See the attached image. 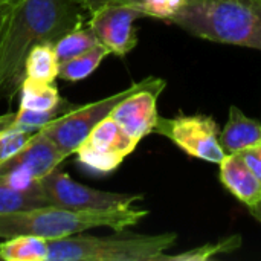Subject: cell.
Instances as JSON below:
<instances>
[{
    "mask_svg": "<svg viewBox=\"0 0 261 261\" xmlns=\"http://www.w3.org/2000/svg\"><path fill=\"white\" fill-rule=\"evenodd\" d=\"M81 8L78 0H21L0 50V90L20 83L31 47L54 44L83 24Z\"/></svg>",
    "mask_w": 261,
    "mask_h": 261,
    "instance_id": "obj_1",
    "label": "cell"
},
{
    "mask_svg": "<svg viewBox=\"0 0 261 261\" xmlns=\"http://www.w3.org/2000/svg\"><path fill=\"white\" fill-rule=\"evenodd\" d=\"M147 214V210L135 206L93 211L47 205L20 213L0 214V237L9 239L14 236H37L46 240H54L83 234L95 228L124 231L138 225Z\"/></svg>",
    "mask_w": 261,
    "mask_h": 261,
    "instance_id": "obj_2",
    "label": "cell"
},
{
    "mask_svg": "<svg viewBox=\"0 0 261 261\" xmlns=\"http://www.w3.org/2000/svg\"><path fill=\"white\" fill-rule=\"evenodd\" d=\"M170 23L208 41L261 50V0H185Z\"/></svg>",
    "mask_w": 261,
    "mask_h": 261,
    "instance_id": "obj_3",
    "label": "cell"
},
{
    "mask_svg": "<svg viewBox=\"0 0 261 261\" xmlns=\"http://www.w3.org/2000/svg\"><path fill=\"white\" fill-rule=\"evenodd\" d=\"M177 234L93 237L69 236L47 240V261H162Z\"/></svg>",
    "mask_w": 261,
    "mask_h": 261,
    "instance_id": "obj_4",
    "label": "cell"
},
{
    "mask_svg": "<svg viewBox=\"0 0 261 261\" xmlns=\"http://www.w3.org/2000/svg\"><path fill=\"white\" fill-rule=\"evenodd\" d=\"M153 81V76L144 78L139 83H133L130 87L113 93L107 98H102L96 102L84 104L80 107H75L69 113H61L52 121H49L46 125L40 128L54 144L55 147L69 158L70 154L76 153L78 147L83 144V141L89 136V133L107 116H110L112 110L130 93L147 87Z\"/></svg>",
    "mask_w": 261,
    "mask_h": 261,
    "instance_id": "obj_5",
    "label": "cell"
},
{
    "mask_svg": "<svg viewBox=\"0 0 261 261\" xmlns=\"http://www.w3.org/2000/svg\"><path fill=\"white\" fill-rule=\"evenodd\" d=\"M153 133L168 138L187 154L211 164H220L226 156L219 141V125L206 115L159 116Z\"/></svg>",
    "mask_w": 261,
    "mask_h": 261,
    "instance_id": "obj_6",
    "label": "cell"
},
{
    "mask_svg": "<svg viewBox=\"0 0 261 261\" xmlns=\"http://www.w3.org/2000/svg\"><path fill=\"white\" fill-rule=\"evenodd\" d=\"M40 185L50 205L69 210H121L135 206L138 200H142V196L139 194H121L93 190L72 180L66 173H61L57 168L43 176L40 179Z\"/></svg>",
    "mask_w": 261,
    "mask_h": 261,
    "instance_id": "obj_7",
    "label": "cell"
},
{
    "mask_svg": "<svg viewBox=\"0 0 261 261\" xmlns=\"http://www.w3.org/2000/svg\"><path fill=\"white\" fill-rule=\"evenodd\" d=\"M139 144L112 116L104 118L76 150L78 161L93 173H110Z\"/></svg>",
    "mask_w": 261,
    "mask_h": 261,
    "instance_id": "obj_8",
    "label": "cell"
},
{
    "mask_svg": "<svg viewBox=\"0 0 261 261\" xmlns=\"http://www.w3.org/2000/svg\"><path fill=\"white\" fill-rule=\"evenodd\" d=\"M144 17L130 3H106L90 12L89 29L110 54L124 57L138 44L135 20Z\"/></svg>",
    "mask_w": 261,
    "mask_h": 261,
    "instance_id": "obj_9",
    "label": "cell"
},
{
    "mask_svg": "<svg viewBox=\"0 0 261 261\" xmlns=\"http://www.w3.org/2000/svg\"><path fill=\"white\" fill-rule=\"evenodd\" d=\"M66 156L55 147V144L38 130L21 148L0 162V180H38L52 170L58 168Z\"/></svg>",
    "mask_w": 261,
    "mask_h": 261,
    "instance_id": "obj_10",
    "label": "cell"
},
{
    "mask_svg": "<svg viewBox=\"0 0 261 261\" xmlns=\"http://www.w3.org/2000/svg\"><path fill=\"white\" fill-rule=\"evenodd\" d=\"M167 81L153 76V81L124 98L110 113V116L135 139L141 141L154 132L159 119L158 98L165 89Z\"/></svg>",
    "mask_w": 261,
    "mask_h": 261,
    "instance_id": "obj_11",
    "label": "cell"
},
{
    "mask_svg": "<svg viewBox=\"0 0 261 261\" xmlns=\"http://www.w3.org/2000/svg\"><path fill=\"white\" fill-rule=\"evenodd\" d=\"M220 180L248 208L261 200V180L239 153L226 154L220 162Z\"/></svg>",
    "mask_w": 261,
    "mask_h": 261,
    "instance_id": "obj_12",
    "label": "cell"
},
{
    "mask_svg": "<svg viewBox=\"0 0 261 261\" xmlns=\"http://www.w3.org/2000/svg\"><path fill=\"white\" fill-rule=\"evenodd\" d=\"M226 154L240 153L261 144V122L248 118L237 106H231L229 119L219 135Z\"/></svg>",
    "mask_w": 261,
    "mask_h": 261,
    "instance_id": "obj_13",
    "label": "cell"
},
{
    "mask_svg": "<svg viewBox=\"0 0 261 261\" xmlns=\"http://www.w3.org/2000/svg\"><path fill=\"white\" fill-rule=\"evenodd\" d=\"M47 205L50 203L40 185V179L31 182L0 180V214L20 213Z\"/></svg>",
    "mask_w": 261,
    "mask_h": 261,
    "instance_id": "obj_14",
    "label": "cell"
},
{
    "mask_svg": "<svg viewBox=\"0 0 261 261\" xmlns=\"http://www.w3.org/2000/svg\"><path fill=\"white\" fill-rule=\"evenodd\" d=\"M20 109L50 112L61 107V98L58 89L52 83L35 81L26 78L20 81Z\"/></svg>",
    "mask_w": 261,
    "mask_h": 261,
    "instance_id": "obj_15",
    "label": "cell"
},
{
    "mask_svg": "<svg viewBox=\"0 0 261 261\" xmlns=\"http://www.w3.org/2000/svg\"><path fill=\"white\" fill-rule=\"evenodd\" d=\"M0 260L47 261V240L37 236H14L0 243Z\"/></svg>",
    "mask_w": 261,
    "mask_h": 261,
    "instance_id": "obj_16",
    "label": "cell"
},
{
    "mask_svg": "<svg viewBox=\"0 0 261 261\" xmlns=\"http://www.w3.org/2000/svg\"><path fill=\"white\" fill-rule=\"evenodd\" d=\"M60 61L55 55L52 43H40L31 47L26 61H24V76L43 81L54 83L58 76Z\"/></svg>",
    "mask_w": 261,
    "mask_h": 261,
    "instance_id": "obj_17",
    "label": "cell"
},
{
    "mask_svg": "<svg viewBox=\"0 0 261 261\" xmlns=\"http://www.w3.org/2000/svg\"><path fill=\"white\" fill-rule=\"evenodd\" d=\"M109 54L110 52L107 47H104L102 44H96L90 50L60 63L58 76L66 81H81L92 75Z\"/></svg>",
    "mask_w": 261,
    "mask_h": 261,
    "instance_id": "obj_18",
    "label": "cell"
},
{
    "mask_svg": "<svg viewBox=\"0 0 261 261\" xmlns=\"http://www.w3.org/2000/svg\"><path fill=\"white\" fill-rule=\"evenodd\" d=\"M98 43L96 37L93 35V32L87 28L78 26L72 31H69L67 34H64L63 37H60L55 43H54V50L55 55L58 58L60 63L67 61L73 57H78L87 50H90L92 47H95Z\"/></svg>",
    "mask_w": 261,
    "mask_h": 261,
    "instance_id": "obj_19",
    "label": "cell"
},
{
    "mask_svg": "<svg viewBox=\"0 0 261 261\" xmlns=\"http://www.w3.org/2000/svg\"><path fill=\"white\" fill-rule=\"evenodd\" d=\"M242 246V237L240 236H231L223 240H219L216 243H208L203 246H199L196 249H191L184 254L177 255H165L162 261H206L220 255V254H229L237 251Z\"/></svg>",
    "mask_w": 261,
    "mask_h": 261,
    "instance_id": "obj_20",
    "label": "cell"
},
{
    "mask_svg": "<svg viewBox=\"0 0 261 261\" xmlns=\"http://www.w3.org/2000/svg\"><path fill=\"white\" fill-rule=\"evenodd\" d=\"M185 0H130L127 3L138 8L144 17L170 21L182 8Z\"/></svg>",
    "mask_w": 261,
    "mask_h": 261,
    "instance_id": "obj_21",
    "label": "cell"
},
{
    "mask_svg": "<svg viewBox=\"0 0 261 261\" xmlns=\"http://www.w3.org/2000/svg\"><path fill=\"white\" fill-rule=\"evenodd\" d=\"M60 113V109L50 110V112H40V110H29V109H18L17 113H14L12 122L9 127L24 128L31 132H38L43 125H46L49 121L57 118Z\"/></svg>",
    "mask_w": 261,
    "mask_h": 261,
    "instance_id": "obj_22",
    "label": "cell"
},
{
    "mask_svg": "<svg viewBox=\"0 0 261 261\" xmlns=\"http://www.w3.org/2000/svg\"><path fill=\"white\" fill-rule=\"evenodd\" d=\"M34 133L35 132L17 127H8L0 130V162L8 159L18 148H21Z\"/></svg>",
    "mask_w": 261,
    "mask_h": 261,
    "instance_id": "obj_23",
    "label": "cell"
},
{
    "mask_svg": "<svg viewBox=\"0 0 261 261\" xmlns=\"http://www.w3.org/2000/svg\"><path fill=\"white\" fill-rule=\"evenodd\" d=\"M21 0H0V50L8 37L14 14Z\"/></svg>",
    "mask_w": 261,
    "mask_h": 261,
    "instance_id": "obj_24",
    "label": "cell"
},
{
    "mask_svg": "<svg viewBox=\"0 0 261 261\" xmlns=\"http://www.w3.org/2000/svg\"><path fill=\"white\" fill-rule=\"evenodd\" d=\"M243 161L246 162V165L255 173V176L261 180V144L251 147L248 150H243L239 153Z\"/></svg>",
    "mask_w": 261,
    "mask_h": 261,
    "instance_id": "obj_25",
    "label": "cell"
},
{
    "mask_svg": "<svg viewBox=\"0 0 261 261\" xmlns=\"http://www.w3.org/2000/svg\"><path fill=\"white\" fill-rule=\"evenodd\" d=\"M81 3V6L90 14L93 12L95 9H98L99 6L106 5V3H119V2H130V0H78Z\"/></svg>",
    "mask_w": 261,
    "mask_h": 261,
    "instance_id": "obj_26",
    "label": "cell"
},
{
    "mask_svg": "<svg viewBox=\"0 0 261 261\" xmlns=\"http://www.w3.org/2000/svg\"><path fill=\"white\" fill-rule=\"evenodd\" d=\"M249 213H251V216L258 222L261 225V200L258 203H255V205H252V206H249Z\"/></svg>",
    "mask_w": 261,
    "mask_h": 261,
    "instance_id": "obj_27",
    "label": "cell"
},
{
    "mask_svg": "<svg viewBox=\"0 0 261 261\" xmlns=\"http://www.w3.org/2000/svg\"><path fill=\"white\" fill-rule=\"evenodd\" d=\"M12 118H14V113H8V115H2L0 116V130L3 128H8L12 122Z\"/></svg>",
    "mask_w": 261,
    "mask_h": 261,
    "instance_id": "obj_28",
    "label": "cell"
}]
</instances>
